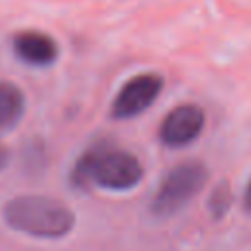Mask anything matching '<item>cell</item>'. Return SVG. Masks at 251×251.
<instances>
[{"label": "cell", "instance_id": "obj_1", "mask_svg": "<svg viewBox=\"0 0 251 251\" xmlns=\"http://www.w3.org/2000/svg\"><path fill=\"white\" fill-rule=\"evenodd\" d=\"M143 178V165L131 153L110 141L88 147L75 163L71 180L78 188H102L126 192L135 188Z\"/></svg>", "mask_w": 251, "mask_h": 251}, {"label": "cell", "instance_id": "obj_2", "mask_svg": "<svg viewBox=\"0 0 251 251\" xmlns=\"http://www.w3.org/2000/svg\"><path fill=\"white\" fill-rule=\"evenodd\" d=\"M4 220L12 229L43 239L65 237L75 227V214L67 204L35 194L12 198L4 206Z\"/></svg>", "mask_w": 251, "mask_h": 251}, {"label": "cell", "instance_id": "obj_3", "mask_svg": "<svg viewBox=\"0 0 251 251\" xmlns=\"http://www.w3.org/2000/svg\"><path fill=\"white\" fill-rule=\"evenodd\" d=\"M208 169L204 163L190 159L175 165L161 180L151 198V212L157 218H169L182 210L206 184Z\"/></svg>", "mask_w": 251, "mask_h": 251}, {"label": "cell", "instance_id": "obj_4", "mask_svg": "<svg viewBox=\"0 0 251 251\" xmlns=\"http://www.w3.org/2000/svg\"><path fill=\"white\" fill-rule=\"evenodd\" d=\"M163 90V76L143 73L129 78L112 102V116L116 120H131L153 106Z\"/></svg>", "mask_w": 251, "mask_h": 251}, {"label": "cell", "instance_id": "obj_5", "mask_svg": "<svg viewBox=\"0 0 251 251\" xmlns=\"http://www.w3.org/2000/svg\"><path fill=\"white\" fill-rule=\"evenodd\" d=\"M206 114L198 104H180L173 108L161 122L159 139L171 149L190 145L204 131Z\"/></svg>", "mask_w": 251, "mask_h": 251}, {"label": "cell", "instance_id": "obj_6", "mask_svg": "<svg viewBox=\"0 0 251 251\" xmlns=\"http://www.w3.org/2000/svg\"><path fill=\"white\" fill-rule=\"evenodd\" d=\"M14 51L24 63L33 67H47L59 57L57 41L51 35L35 29L20 31L14 37Z\"/></svg>", "mask_w": 251, "mask_h": 251}, {"label": "cell", "instance_id": "obj_7", "mask_svg": "<svg viewBox=\"0 0 251 251\" xmlns=\"http://www.w3.org/2000/svg\"><path fill=\"white\" fill-rule=\"evenodd\" d=\"M24 92L12 84L0 80V131L14 127L24 114Z\"/></svg>", "mask_w": 251, "mask_h": 251}, {"label": "cell", "instance_id": "obj_8", "mask_svg": "<svg viewBox=\"0 0 251 251\" xmlns=\"http://www.w3.org/2000/svg\"><path fill=\"white\" fill-rule=\"evenodd\" d=\"M231 200H233V196H231V188H229V184H227V182L218 184V186L214 188L210 200H208V206H210L212 216H214L216 220L224 218L226 212H227L229 206H231Z\"/></svg>", "mask_w": 251, "mask_h": 251}, {"label": "cell", "instance_id": "obj_9", "mask_svg": "<svg viewBox=\"0 0 251 251\" xmlns=\"http://www.w3.org/2000/svg\"><path fill=\"white\" fill-rule=\"evenodd\" d=\"M243 206H245V210L251 214V178H249V182H247V186H245V192H243Z\"/></svg>", "mask_w": 251, "mask_h": 251}, {"label": "cell", "instance_id": "obj_10", "mask_svg": "<svg viewBox=\"0 0 251 251\" xmlns=\"http://www.w3.org/2000/svg\"><path fill=\"white\" fill-rule=\"evenodd\" d=\"M6 163H8V149H6L4 143L0 141V169H4Z\"/></svg>", "mask_w": 251, "mask_h": 251}]
</instances>
